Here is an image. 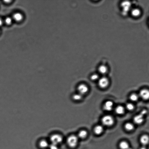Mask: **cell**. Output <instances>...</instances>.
<instances>
[{
    "instance_id": "6da1fadb",
    "label": "cell",
    "mask_w": 149,
    "mask_h": 149,
    "mask_svg": "<svg viewBox=\"0 0 149 149\" xmlns=\"http://www.w3.org/2000/svg\"><path fill=\"white\" fill-rule=\"evenodd\" d=\"M103 125L106 127H109L113 125L114 121L113 117L110 115H106L103 117L101 119Z\"/></svg>"
},
{
    "instance_id": "7a4b0ae2",
    "label": "cell",
    "mask_w": 149,
    "mask_h": 149,
    "mask_svg": "<svg viewBox=\"0 0 149 149\" xmlns=\"http://www.w3.org/2000/svg\"><path fill=\"white\" fill-rule=\"evenodd\" d=\"M121 6L122 9V14L124 16L127 15L130 10L131 6V3L129 1H126L121 3Z\"/></svg>"
},
{
    "instance_id": "3957f363",
    "label": "cell",
    "mask_w": 149,
    "mask_h": 149,
    "mask_svg": "<svg viewBox=\"0 0 149 149\" xmlns=\"http://www.w3.org/2000/svg\"><path fill=\"white\" fill-rule=\"evenodd\" d=\"M67 142L68 146L70 147L74 148L77 145L78 137L75 135H71L68 137Z\"/></svg>"
},
{
    "instance_id": "277c9868",
    "label": "cell",
    "mask_w": 149,
    "mask_h": 149,
    "mask_svg": "<svg viewBox=\"0 0 149 149\" xmlns=\"http://www.w3.org/2000/svg\"><path fill=\"white\" fill-rule=\"evenodd\" d=\"M52 144L58 145L63 141V139L61 135L58 134H55L51 136L50 138Z\"/></svg>"
},
{
    "instance_id": "5b68a950",
    "label": "cell",
    "mask_w": 149,
    "mask_h": 149,
    "mask_svg": "<svg viewBox=\"0 0 149 149\" xmlns=\"http://www.w3.org/2000/svg\"><path fill=\"white\" fill-rule=\"evenodd\" d=\"M109 81L108 79L106 77H103L99 79L98 81V85L102 89H104L108 86Z\"/></svg>"
},
{
    "instance_id": "8992f818",
    "label": "cell",
    "mask_w": 149,
    "mask_h": 149,
    "mask_svg": "<svg viewBox=\"0 0 149 149\" xmlns=\"http://www.w3.org/2000/svg\"><path fill=\"white\" fill-rule=\"evenodd\" d=\"M139 97L145 101L149 100V90L146 89H142L139 94Z\"/></svg>"
},
{
    "instance_id": "52a82bcc",
    "label": "cell",
    "mask_w": 149,
    "mask_h": 149,
    "mask_svg": "<svg viewBox=\"0 0 149 149\" xmlns=\"http://www.w3.org/2000/svg\"><path fill=\"white\" fill-rule=\"evenodd\" d=\"M78 93L83 95L87 93L89 91V88L86 85L84 84H81L78 87Z\"/></svg>"
},
{
    "instance_id": "ba28073f",
    "label": "cell",
    "mask_w": 149,
    "mask_h": 149,
    "mask_svg": "<svg viewBox=\"0 0 149 149\" xmlns=\"http://www.w3.org/2000/svg\"><path fill=\"white\" fill-rule=\"evenodd\" d=\"M145 112L143 114H138L135 116L133 119V121L137 125H140L142 124L144 122V118L143 114H145Z\"/></svg>"
},
{
    "instance_id": "9c48e42d",
    "label": "cell",
    "mask_w": 149,
    "mask_h": 149,
    "mask_svg": "<svg viewBox=\"0 0 149 149\" xmlns=\"http://www.w3.org/2000/svg\"><path fill=\"white\" fill-rule=\"evenodd\" d=\"M113 106V103L111 101H108L105 103L103 108L105 110L109 112L112 110Z\"/></svg>"
},
{
    "instance_id": "30bf717a",
    "label": "cell",
    "mask_w": 149,
    "mask_h": 149,
    "mask_svg": "<svg viewBox=\"0 0 149 149\" xmlns=\"http://www.w3.org/2000/svg\"><path fill=\"white\" fill-rule=\"evenodd\" d=\"M140 142L142 146H146L149 143V136L146 135H142L140 138Z\"/></svg>"
},
{
    "instance_id": "8fae6325",
    "label": "cell",
    "mask_w": 149,
    "mask_h": 149,
    "mask_svg": "<svg viewBox=\"0 0 149 149\" xmlns=\"http://www.w3.org/2000/svg\"><path fill=\"white\" fill-rule=\"evenodd\" d=\"M142 12L140 9L138 8H134L131 11V15L134 17L137 18L141 15Z\"/></svg>"
},
{
    "instance_id": "7c38bea8",
    "label": "cell",
    "mask_w": 149,
    "mask_h": 149,
    "mask_svg": "<svg viewBox=\"0 0 149 149\" xmlns=\"http://www.w3.org/2000/svg\"><path fill=\"white\" fill-rule=\"evenodd\" d=\"M125 108L122 106H117L115 109L116 113L119 115L123 114L125 113Z\"/></svg>"
},
{
    "instance_id": "4fadbf2b",
    "label": "cell",
    "mask_w": 149,
    "mask_h": 149,
    "mask_svg": "<svg viewBox=\"0 0 149 149\" xmlns=\"http://www.w3.org/2000/svg\"><path fill=\"white\" fill-rule=\"evenodd\" d=\"M104 130V128L102 126L97 125L95 127L94 131L96 135H100L102 133Z\"/></svg>"
},
{
    "instance_id": "5bb4252c",
    "label": "cell",
    "mask_w": 149,
    "mask_h": 149,
    "mask_svg": "<svg viewBox=\"0 0 149 149\" xmlns=\"http://www.w3.org/2000/svg\"><path fill=\"white\" fill-rule=\"evenodd\" d=\"M108 71V68L107 66L104 64L100 65L98 68V71L99 73L101 74L104 75Z\"/></svg>"
},
{
    "instance_id": "9a60e30c",
    "label": "cell",
    "mask_w": 149,
    "mask_h": 149,
    "mask_svg": "<svg viewBox=\"0 0 149 149\" xmlns=\"http://www.w3.org/2000/svg\"><path fill=\"white\" fill-rule=\"evenodd\" d=\"M119 146L120 149H130V148L128 142L124 141L120 142Z\"/></svg>"
},
{
    "instance_id": "2e32d148",
    "label": "cell",
    "mask_w": 149,
    "mask_h": 149,
    "mask_svg": "<svg viewBox=\"0 0 149 149\" xmlns=\"http://www.w3.org/2000/svg\"><path fill=\"white\" fill-rule=\"evenodd\" d=\"M23 19L22 15L20 13H16L14 14L13 16V19L17 22L22 21Z\"/></svg>"
},
{
    "instance_id": "e0dca14e",
    "label": "cell",
    "mask_w": 149,
    "mask_h": 149,
    "mask_svg": "<svg viewBox=\"0 0 149 149\" xmlns=\"http://www.w3.org/2000/svg\"><path fill=\"white\" fill-rule=\"evenodd\" d=\"M124 128L126 130L130 131L134 130L135 127L133 124L130 122H127L125 124Z\"/></svg>"
},
{
    "instance_id": "ac0fdd59",
    "label": "cell",
    "mask_w": 149,
    "mask_h": 149,
    "mask_svg": "<svg viewBox=\"0 0 149 149\" xmlns=\"http://www.w3.org/2000/svg\"><path fill=\"white\" fill-rule=\"evenodd\" d=\"M139 98L140 97L139 95L135 93H133L131 94L129 96V99L130 100L133 102H137Z\"/></svg>"
},
{
    "instance_id": "d6986e66",
    "label": "cell",
    "mask_w": 149,
    "mask_h": 149,
    "mask_svg": "<svg viewBox=\"0 0 149 149\" xmlns=\"http://www.w3.org/2000/svg\"><path fill=\"white\" fill-rule=\"evenodd\" d=\"M87 132L86 130H82L79 132L78 137L80 139H84L87 136Z\"/></svg>"
},
{
    "instance_id": "ffe728a7",
    "label": "cell",
    "mask_w": 149,
    "mask_h": 149,
    "mask_svg": "<svg viewBox=\"0 0 149 149\" xmlns=\"http://www.w3.org/2000/svg\"><path fill=\"white\" fill-rule=\"evenodd\" d=\"M48 142L45 140H42L39 142V146L41 148L45 149L48 146Z\"/></svg>"
},
{
    "instance_id": "44dd1931",
    "label": "cell",
    "mask_w": 149,
    "mask_h": 149,
    "mask_svg": "<svg viewBox=\"0 0 149 149\" xmlns=\"http://www.w3.org/2000/svg\"><path fill=\"white\" fill-rule=\"evenodd\" d=\"M73 99L74 101H78L81 100L82 99L83 95H82L79 94V93H77V94H75L73 95L72 96Z\"/></svg>"
},
{
    "instance_id": "7402d4cb",
    "label": "cell",
    "mask_w": 149,
    "mask_h": 149,
    "mask_svg": "<svg viewBox=\"0 0 149 149\" xmlns=\"http://www.w3.org/2000/svg\"><path fill=\"white\" fill-rule=\"evenodd\" d=\"M126 107L127 110L131 111H133L135 109V106L132 103H128L126 104Z\"/></svg>"
},
{
    "instance_id": "603a6c76",
    "label": "cell",
    "mask_w": 149,
    "mask_h": 149,
    "mask_svg": "<svg viewBox=\"0 0 149 149\" xmlns=\"http://www.w3.org/2000/svg\"><path fill=\"white\" fill-rule=\"evenodd\" d=\"M91 79L93 81H96L99 79V76L96 74H94L92 75L90 77Z\"/></svg>"
},
{
    "instance_id": "cb8c5ba5",
    "label": "cell",
    "mask_w": 149,
    "mask_h": 149,
    "mask_svg": "<svg viewBox=\"0 0 149 149\" xmlns=\"http://www.w3.org/2000/svg\"><path fill=\"white\" fill-rule=\"evenodd\" d=\"M12 19L10 17H7L6 18L5 20V22L7 25H10L12 23Z\"/></svg>"
},
{
    "instance_id": "d4e9b609",
    "label": "cell",
    "mask_w": 149,
    "mask_h": 149,
    "mask_svg": "<svg viewBox=\"0 0 149 149\" xmlns=\"http://www.w3.org/2000/svg\"><path fill=\"white\" fill-rule=\"evenodd\" d=\"M50 149H59L58 145L52 144L50 146Z\"/></svg>"
},
{
    "instance_id": "484cf974",
    "label": "cell",
    "mask_w": 149,
    "mask_h": 149,
    "mask_svg": "<svg viewBox=\"0 0 149 149\" xmlns=\"http://www.w3.org/2000/svg\"><path fill=\"white\" fill-rule=\"evenodd\" d=\"M140 149H147L146 146H142V147H140Z\"/></svg>"
},
{
    "instance_id": "4316f807",
    "label": "cell",
    "mask_w": 149,
    "mask_h": 149,
    "mask_svg": "<svg viewBox=\"0 0 149 149\" xmlns=\"http://www.w3.org/2000/svg\"><path fill=\"white\" fill-rule=\"evenodd\" d=\"M3 24V21L1 19H0V26L2 25Z\"/></svg>"
}]
</instances>
